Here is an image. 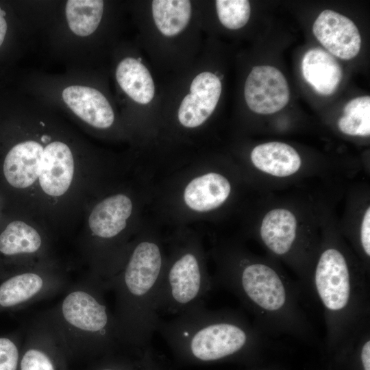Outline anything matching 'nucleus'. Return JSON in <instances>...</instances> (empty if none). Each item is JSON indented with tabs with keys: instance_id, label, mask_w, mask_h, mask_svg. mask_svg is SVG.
Returning <instances> with one entry per match:
<instances>
[{
	"instance_id": "nucleus-8",
	"label": "nucleus",
	"mask_w": 370,
	"mask_h": 370,
	"mask_svg": "<svg viewBox=\"0 0 370 370\" xmlns=\"http://www.w3.org/2000/svg\"><path fill=\"white\" fill-rule=\"evenodd\" d=\"M213 285L198 244L185 243L164 262L158 293L159 314L175 316L204 303Z\"/></svg>"
},
{
	"instance_id": "nucleus-14",
	"label": "nucleus",
	"mask_w": 370,
	"mask_h": 370,
	"mask_svg": "<svg viewBox=\"0 0 370 370\" xmlns=\"http://www.w3.org/2000/svg\"><path fill=\"white\" fill-rule=\"evenodd\" d=\"M221 82L214 73L203 72L193 80L190 94L183 99L178 110L180 123L189 128L201 125L212 114L221 92Z\"/></svg>"
},
{
	"instance_id": "nucleus-17",
	"label": "nucleus",
	"mask_w": 370,
	"mask_h": 370,
	"mask_svg": "<svg viewBox=\"0 0 370 370\" xmlns=\"http://www.w3.org/2000/svg\"><path fill=\"white\" fill-rule=\"evenodd\" d=\"M231 191V183L225 175L210 172L193 179L185 187L183 198L192 210L208 212L221 206Z\"/></svg>"
},
{
	"instance_id": "nucleus-19",
	"label": "nucleus",
	"mask_w": 370,
	"mask_h": 370,
	"mask_svg": "<svg viewBox=\"0 0 370 370\" xmlns=\"http://www.w3.org/2000/svg\"><path fill=\"white\" fill-rule=\"evenodd\" d=\"M116 79L121 89L134 101L147 104L152 100L153 81L140 59L129 57L122 60L116 67Z\"/></svg>"
},
{
	"instance_id": "nucleus-12",
	"label": "nucleus",
	"mask_w": 370,
	"mask_h": 370,
	"mask_svg": "<svg viewBox=\"0 0 370 370\" xmlns=\"http://www.w3.org/2000/svg\"><path fill=\"white\" fill-rule=\"evenodd\" d=\"M245 98L254 112L270 114L282 110L290 99V90L284 75L267 65L252 69L245 84Z\"/></svg>"
},
{
	"instance_id": "nucleus-25",
	"label": "nucleus",
	"mask_w": 370,
	"mask_h": 370,
	"mask_svg": "<svg viewBox=\"0 0 370 370\" xmlns=\"http://www.w3.org/2000/svg\"><path fill=\"white\" fill-rule=\"evenodd\" d=\"M5 12L0 7V47L3 44L8 29V25L5 18Z\"/></svg>"
},
{
	"instance_id": "nucleus-3",
	"label": "nucleus",
	"mask_w": 370,
	"mask_h": 370,
	"mask_svg": "<svg viewBox=\"0 0 370 370\" xmlns=\"http://www.w3.org/2000/svg\"><path fill=\"white\" fill-rule=\"evenodd\" d=\"M367 275L339 232L325 227L307 290L322 308L328 347L337 349L356 330L370 321Z\"/></svg>"
},
{
	"instance_id": "nucleus-9",
	"label": "nucleus",
	"mask_w": 370,
	"mask_h": 370,
	"mask_svg": "<svg viewBox=\"0 0 370 370\" xmlns=\"http://www.w3.org/2000/svg\"><path fill=\"white\" fill-rule=\"evenodd\" d=\"M49 231L23 215L6 212L0 223V281L7 277L56 259Z\"/></svg>"
},
{
	"instance_id": "nucleus-6",
	"label": "nucleus",
	"mask_w": 370,
	"mask_h": 370,
	"mask_svg": "<svg viewBox=\"0 0 370 370\" xmlns=\"http://www.w3.org/2000/svg\"><path fill=\"white\" fill-rule=\"evenodd\" d=\"M106 291L103 282L88 273L49 309L68 350L103 349L121 343Z\"/></svg>"
},
{
	"instance_id": "nucleus-5",
	"label": "nucleus",
	"mask_w": 370,
	"mask_h": 370,
	"mask_svg": "<svg viewBox=\"0 0 370 370\" xmlns=\"http://www.w3.org/2000/svg\"><path fill=\"white\" fill-rule=\"evenodd\" d=\"M157 332L174 350L203 362L254 350L266 339V335L240 312L211 310L205 302L169 320L161 318Z\"/></svg>"
},
{
	"instance_id": "nucleus-4",
	"label": "nucleus",
	"mask_w": 370,
	"mask_h": 370,
	"mask_svg": "<svg viewBox=\"0 0 370 370\" xmlns=\"http://www.w3.org/2000/svg\"><path fill=\"white\" fill-rule=\"evenodd\" d=\"M162 249L153 238H141L130 244L116 273L105 288L115 295L113 312L120 341L146 347L161 319L157 301L164 266Z\"/></svg>"
},
{
	"instance_id": "nucleus-7",
	"label": "nucleus",
	"mask_w": 370,
	"mask_h": 370,
	"mask_svg": "<svg viewBox=\"0 0 370 370\" xmlns=\"http://www.w3.org/2000/svg\"><path fill=\"white\" fill-rule=\"evenodd\" d=\"M256 236L269 256L291 268L303 290L307 291L321 236L304 223L296 210L285 206L266 210L258 225Z\"/></svg>"
},
{
	"instance_id": "nucleus-16",
	"label": "nucleus",
	"mask_w": 370,
	"mask_h": 370,
	"mask_svg": "<svg viewBox=\"0 0 370 370\" xmlns=\"http://www.w3.org/2000/svg\"><path fill=\"white\" fill-rule=\"evenodd\" d=\"M250 159L256 170L274 178H289L303 168V161L297 151L291 145L279 141L256 146L251 151Z\"/></svg>"
},
{
	"instance_id": "nucleus-23",
	"label": "nucleus",
	"mask_w": 370,
	"mask_h": 370,
	"mask_svg": "<svg viewBox=\"0 0 370 370\" xmlns=\"http://www.w3.org/2000/svg\"><path fill=\"white\" fill-rule=\"evenodd\" d=\"M216 8L221 24L230 29L245 26L251 13L250 3L247 0H217Z\"/></svg>"
},
{
	"instance_id": "nucleus-2",
	"label": "nucleus",
	"mask_w": 370,
	"mask_h": 370,
	"mask_svg": "<svg viewBox=\"0 0 370 370\" xmlns=\"http://www.w3.org/2000/svg\"><path fill=\"white\" fill-rule=\"evenodd\" d=\"M215 257L217 272L214 284L232 293L265 335L315 340L303 307L304 290L284 272L278 261L234 245L217 249Z\"/></svg>"
},
{
	"instance_id": "nucleus-18",
	"label": "nucleus",
	"mask_w": 370,
	"mask_h": 370,
	"mask_svg": "<svg viewBox=\"0 0 370 370\" xmlns=\"http://www.w3.org/2000/svg\"><path fill=\"white\" fill-rule=\"evenodd\" d=\"M302 75L315 92L321 95H330L338 87L343 71L337 60L328 51L314 47L303 56Z\"/></svg>"
},
{
	"instance_id": "nucleus-21",
	"label": "nucleus",
	"mask_w": 370,
	"mask_h": 370,
	"mask_svg": "<svg viewBox=\"0 0 370 370\" xmlns=\"http://www.w3.org/2000/svg\"><path fill=\"white\" fill-rule=\"evenodd\" d=\"M152 14L156 27L166 36L182 32L191 16V4L188 0H154Z\"/></svg>"
},
{
	"instance_id": "nucleus-24",
	"label": "nucleus",
	"mask_w": 370,
	"mask_h": 370,
	"mask_svg": "<svg viewBox=\"0 0 370 370\" xmlns=\"http://www.w3.org/2000/svg\"><path fill=\"white\" fill-rule=\"evenodd\" d=\"M23 330L0 335V370H18Z\"/></svg>"
},
{
	"instance_id": "nucleus-10",
	"label": "nucleus",
	"mask_w": 370,
	"mask_h": 370,
	"mask_svg": "<svg viewBox=\"0 0 370 370\" xmlns=\"http://www.w3.org/2000/svg\"><path fill=\"white\" fill-rule=\"evenodd\" d=\"M0 312L25 308L66 288V271L58 258L15 273L0 281Z\"/></svg>"
},
{
	"instance_id": "nucleus-27",
	"label": "nucleus",
	"mask_w": 370,
	"mask_h": 370,
	"mask_svg": "<svg viewBox=\"0 0 370 370\" xmlns=\"http://www.w3.org/2000/svg\"><path fill=\"white\" fill-rule=\"evenodd\" d=\"M99 370H116L115 369H113V368H110V367H105V368H102Z\"/></svg>"
},
{
	"instance_id": "nucleus-20",
	"label": "nucleus",
	"mask_w": 370,
	"mask_h": 370,
	"mask_svg": "<svg viewBox=\"0 0 370 370\" xmlns=\"http://www.w3.org/2000/svg\"><path fill=\"white\" fill-rule=\"evenodd\" d=\"M103 5V1L99 0L67 1L65 16L70 30L81 37L93 34L101 21Z\"/></svg>"
},
{
	"instance_id": "nucleus-13",
	"label": "nucleus",
	"mask_w": 370,
	"mask_h": 370,
	"mask_svg": "<svg viewBox=\"0 0 370 370\" xmlns=\"http://www.w3.org/2000/svg\"><path fill=\"white\" fill-rule=\"evenodd\" d=\"M312 32L332 56L343 60L356 57L361 47V37L354 23L330 10H323L315 20Z\"/></svg>"
},
{
	"instance_id": "nucleus-26",
	"label": "nucleus",
	"mask_w": 370,
	"mask_h": 370,
	"mask_svg": "<svg viewBox=\"0 0 370 370\" xmlns=\"http://www.w3.org/2000/svg\"><path fill=\"white\" fill-rule=\"evenodd\" d=\"M5 210H5V203L0 195V223L5 215Z\"/></svg>"
},
{
	"instance_id": "nucleus-15",
	"label": "nucleus",
	"mask_w": 370,
	"mask_h": 370,
	"mask_svg": "<svg viewBox=\"0 0 370 370\" xmlns=\"http://www.w3.org/2000/svg\"><path fill=\"white\" fill-rule=\"evenodd\" d=\"M62 99L73 114L90 128L106 130L114 123L112 106L106 97L92 87L68 86L62 91Z\"/></svg>"
},
{
	"instance_id": "nucleus-22",
	"label": "nucleus",
	"mask_w": 370,
	"mask_h": 370,
	"mask_svg": "<svg viewBox=\"0 0 370 370\" xmlns=\"http://www.w3.org/2000/svg\"><path fill=\"white\" fill-rule=\"evenodd\" d=\"M338 130L348 136L367 137L370 134V97L350 100L338 120Z\"/></svg>"
},
{
	"instance_id": "nucleus-11",
	"label": "nucleus",
	"mask_w": 370,
	"mask_h": 370,
	"mask_svg": "<svg viewBox=\"0 0 370 370\" xmlns=\"http://www.w3.org/2000/svg\"><path fill=\"white\" fill-rule=\"evenodd\" d=\"M23 341L19 370H57L54 356L68 350L49 310L25 329Z\"/></svg>"
},
{
	"instance_id": "nucleus-1",
	"label": "nucleus",
	"mask_w": 370,
	"mask_h": 370,
	"mask_svg": "<svg viewBox=\"0 0 370 370\" xmlns=\"http://www.w3.org/2000/svg\"><path fill=\"white\" fill-rule=\"evenodd\" d=\"M0 153V195L7 212L29 217L57 240L79 228L98 194L99 170L80 139L59 124L29 120Z\"/></svg>"
}]
</instances>
